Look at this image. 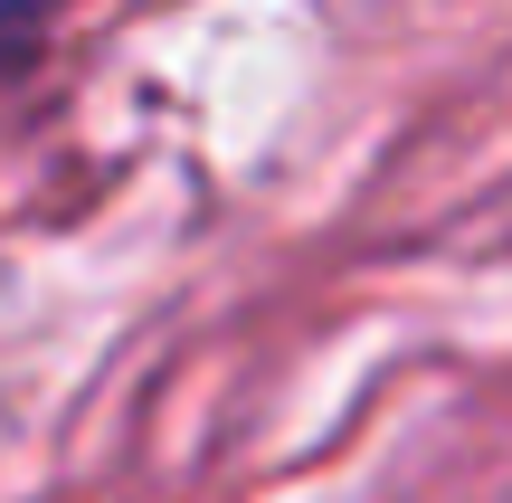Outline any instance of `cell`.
Returning a JSON list of instances; mask_svg holds the SVG:
<instances>
[{"mask_svg": "<svg viewBox=\"0 0 512 503\" xmlns=\"http://www.w3.org/2000/svg\"><path fill=\"white\" fill-rule=\"evenodd\" d=\"M38 10H48V0H0V76L38 48Z\"/></svg>", "mask_w": 512, "mask_h": 503, "instance_id": "6da1fadb", "label": "cell"}]
</instances>
